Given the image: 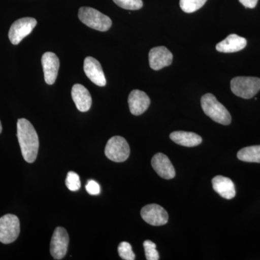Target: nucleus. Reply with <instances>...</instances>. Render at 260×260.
Here are the masks:
<instances>
[{"instance_id":"obj_7","label":"nucleus","mask_w":260,"mask_h":260,"mask_svg":"<svg viewBox=\"0 0 260 260\" xmlns=\"http://www.w3.org/2000/svg\"><path fill=\"white\" fill-rule=\"evenodd\" d=\"M37 21L35 18H23L18 19L10 27L9 39L12 44L18 45L24 38L28 36L37 25Z\"/></svg>"},{"instance_id":"obj_4","label":"nucleus","mask_w":260,"mask_h":260,"mask_svg":"<svg viewBox=\"0 0 260 260\" xmlns=\"http://www.w3.org/2000/svg\"><path fill=\"white\" fill-rule=\"evenodd\" d=\"M231 88L237 96L251 99L260 90V79L254 77H237L231 82Z\"/></svg>"},{"instance_id":"obj_13","label":"nucleus","mask_w":260,"mask_h":260,"mask_svg":"<svg viewBox=\"0 0 260 260\" xmlns=\"http://www.w3.org/2000/svg\"><path fill=\"white\" fill-rule=\"evenodd\" d=\"M130 112L135 116H139L146 112L150 104V99L145 92L134 90L128 98Z\"/></svg>"},{"instance_id":"obj_15","label":"nucleus","mask_w":260,"mask_h":260,"mask_svg":"<svg viewBox=\"0 0 260 260\" xmlns=\"http://www.w3.org/2000/svg\"><path fill=\"white\" fill-rule=\"evenodd\" d=\"M72 98L77 109L81 112L89 111L92 105V98L88 89L80 84H75L72 88Z\"/></svg>"},{"instance_id":"obj_5","label":"nucleus","mask_w":260,"mask_h":260,"mask_svg":"<svg viewBox=\"0 0 260 260\" xmlns=\"http://www.w3.org/2000/svg\"><path fill=\"white\" fill-rule=\"evenodd\" d=\"M129 145L126 140L121 136L112 137L107 142L105 148V155L112 161L121 162L129 158Z\"/></svg>"},{"instance_id":"obj_26","label":"nucleus","mask_w":260,"mask_h":260,"mask_svg":"<svg viewBox=\"0 0 260 260\" xmlns=\"http://www.w3.org/2000/svg\"><path fill=\"white\" fill-rule=\"evenodd\" d=\"M239 2L246 8H254L258 0H239Z\"/></svg>"},{"instance_id":"obj_2","label":"nucleus","mask_w":260,"mask_h":260,"mask_svg":"<svg viewBox=\"0 0 260 260\" xmlns=\"http://www.w3.org/2000/svg\"><path fill=\"white\" fill-rule=\"evenodd\" d=\"M203 112L215 122L223 125H229L232 122V116L223 104L217 100L215 95L207 93L201 99Z\"/></svg>"},{"instance_id":"obj_1","label":"nucleus","mask_w":260,"mask_h":260,"mask_svg":"<svg viewBox=\"0 0 260 260\" xmlns=\"http://www.w3.org/2000/svg\"><path fill=\"white\" fill-rule=\"evenodd\" d=\"M17 136L25 161L32 164L39 153V140L37 131L26 119H19L17 123Z\"/></svg>"},{"instance_id":"obj_23","label":"nucleus","mask_w":260,"mask_h":260,"mask_svg":"<svg viewBox=\"0 0 260 260\" xmlns=\"http://www.w3.org/2000/svg\"><path fill=\"white\" fill-rule=\"evenodd\" d=\"M118 253L121 259L124 260L135 259V254L133 252L129 243L123 242L118 246Z\"/></svg>"},{"instance_id":"obj_22","label":"nucleus","mask_w":260,"mask_h":260,"mask_svg":"<svg viewBox=\"0 0 260 260\" xmlns=\"http://www.w3.org/2000/svg\"><path fill=\"white\" fill-rule=\"evenodd\" d=\"M113 1L118 6L125 10H140L143 6V3L142 0H113Z\"/></svg>"},{"instance_id":"obj_10","label":"nucleus","mask_w":260,"mask_h":260,"mask_svg":"<svg viewBox=\"0 0 260 260\" xmlns=\"http://www.w3.org/2000/svg\"><path fill=\"white\" fill-rule=\"evenodd\" d=\"M84 71L90 81L98 86L107 85V80L100 62L92 56H88L84 61Z\"/></svg>"},{"instance_id":"obj_27","label":"nucleus","mask_w":260,"mask_h":260,"mask_svg":"<svg viewBox=\"0 0 260 260\" xmlns=\"http://www.w3.org/2000/svg\"><path fill=\"white\" fill-rule=\"evenodd\" d=\"M2 131H3V126H2L1 121H0V134H1Z\"/></svg>"},{"instance_id":"obj_11","label":"nucleus","mask_w":260,"mask_h":260,"mask_svg":"<svg viewBox=\"0 0 260 260\" xmlns=\"http://www.w3.org/2000/svg\"><path fill=\"white\" fill-rule=\"evenodd\" d=\"M42 64L46 83L48 85H53L55 83L59 71V58L54 53H44L42 57Z\"/></svg>"},{"instance_id":"obj_21","label":"nucleus","mask_w":260,"mask_h":260,"mask_svg":"<svg viewBox=\"0 0 260 260\" xmlns=\"http://www.w3.org/2000/svg\"><path fill=\"white\" fill-rule=\"evenodd\" d=\"M65 184L70 191H78L81 186L79 175L74 172H68L65 180Z\"/></svg>"},{"instance_id":"obj_25","label":"nucleus","mask_w":260,"mask_h":260,"mask_svg":"<svg viewBox=\"0 0 260 260\" xmlns=\"http://www.w3.org/2000/svg\"><path fill=\"white\" fill-rule=\"evenodd\" d=\"M85 189H86V191H88L89 194L92 195L99 194L101 191L100 186L96 181L93 180L88 181L86 186H85Z\"/></svg>"},{"instance_id":"obj_12","label":"nucleus","mask_w":260,"mask_h":260,"mask_svg":"<svg viewBox=\"0 0 260 260\" xmlns=\"http://www.w3.org/2000/svg\"><path fill=\"white\" fill-rule=\"evenodd\" d=\"M173 61V54L167 47H154L149 52V64L154 70H161L169 66Z\"/></svg>"},{"instance_id":"obj_9","label":"nucleus","mask_w":260,"mask_h":260,"mask_svg":"<svg viewBox=\"0 0 260 260\" xmlns=\"http://www.w3.org/2000/svg\"><path fill=\"white\" fill-rule=\"evenodd\" d=\"M142 218L150 225L154 226H160L165 225L169 220V214L167 210L162 208L160 205L150 204L145 205L142 208Z\"/></svg>"},{"instance_id":"obj_14","label":"nucleus","mask_w":260,"mask_h":260,"mask_svg":"<svg viewBox=\"0 0 260 260\" xmlns=\"http://www.w3.org/2000/svg\"><path fill=\"white\" fill-rule=\"evenodd\" d=\"M151 164L155 172L162 179H171L175 177L176 172L174 166L164 153L155 154L152 158Z\"/></svg>"},{"instance_id":"obj_24","label":"nucleus","mask_w":260,"mask_h":260,"mask_svg":"<svg viewBox=\"0 0 260 260\" xmlns=\"http://www.w3.org/2000/svg\"><path fill=\"white\" fill-rule=\"evenodd\" d=\"M145 256L148 260H158L159 254L156 250V244L151 241L146 240L143 243Z\"/></svg>"},{"instance_id":"obj_20","label":"nucleus","mask_w":260,"mask_h":260,"mask_svg":"<svg viewBox=\"0 0 260 260\" xmlns=\"http://www.w3.org/2000/svg\"><path fill=\"white\" fill-rule=\"evenodd\" d=\"M207 0H180L179 5L181 10L186 13H192L200 9Z\"/></svg>"},{"instance_id":"obj_16","label":"nucleus","mask_w":260,"mask_h":260,"mask_svg":"<svg viewBox=\"0 0 260 260\" xmlns=\"http://www.w3.org/2000/svg\"><path fill=\"white\" fill-rule=\"evenodd\" d=\"M214 190L224 199L232 200L236 196L235 185L232 179L223 176H216L212 180Z\"/></svg>"},{"instance_id":"obj_3","label":"nucleus","mask_w":260,"mask_h":260,"mask_svg":"<svg viewBox=\"0 0 260 260\" xmlns=\"http://www.w3.org/2000/svg\"><path fill=\"white\" fill-rule=\"evenodd\" d=\"M78 18L87 26L99 31H107L112 25V20L109 17L89 7L80 8Z\"/></svg>"},{"instance_id":"obj_17","label":"nucleus","mask_w":260,"mask_h":260,"mask_svg":"<svg viewBox=\"0 0 260 260\" xmlns=\"http://www.w3.org/2000/svg\"><path fill=\"white\" fill-rule=\"evenodd\" d=\"M247 42L244 38L237 34H231L226 39L219 42L216 45V50L222 53H234L244 49Z\"/></svg>"},{"instance_id":"obj_18","label":"nucleus","mask_w":260,"mask_h":260,"mask_svg":"<svg viewBox=\"0 0 260 260\" xmlns=\"http://www.w3.org/2000/svg\"><path fill=\"white\" fill-rule=\"evenodd\" d=\"M170 138L177 144L184 147H195L203 142L201 137L196 133L189 132L176 131L171 133Z\"/></svg>"},{"instance_id":"obj_8","label":"nucleus","mask_w":260,"mask_h":260,"mask_svg":"<svg viewBox=\"0 0 260 260\" xmlns=\"http://www.w3.org/2000/svg\"><path fill=\"white\" fill-rule=\"evenodd\" d=\"M69 245V236L64 228L57 227L53 234L50 244V253L54 259H62L66 255Z\"/></svg>"},{"instance_id":"obj_6","label":"nucleus","mask_w":260,"mask_h":260,"mask_svg":"<svg viewBox=\"0 0 260 260\" xmlns=\"http://www.w3.org/2000/svg\"><path fill=\"white\" fill-rule=\"evenodd\" d=\"M20 232V220L16 215L7 214L0 218V242L5 244L14 242Z\"/></svg>"},{"instance_id":"obj_19","label":"nucleus","mask_w":260,"mask_h":260,"mask_svg":"<svg viewBox=\"0 0 260 260\" xmlns=\"http://www.w3.org/2000/svg\"><path fill=\"white\" fill-rule=\"evenodd\" d=\"M237 158L244 162H260V145L241 149L238 152Z\"/></svg>"}]
</instances>
